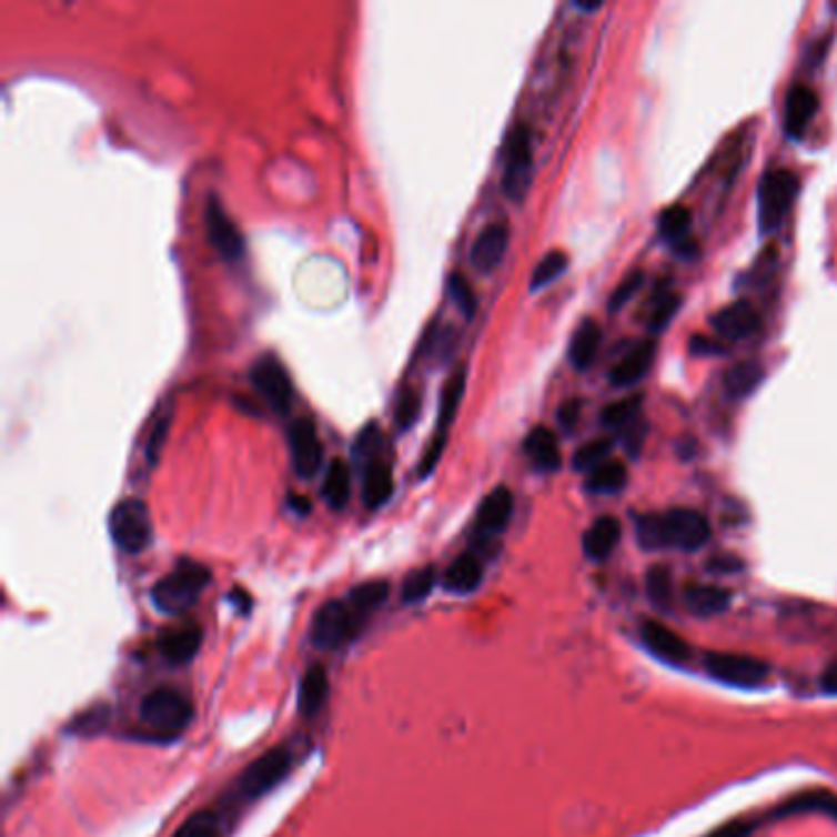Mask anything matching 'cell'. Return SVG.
<instances>
[{"instance_id": "obj_19", "label": "cell", "mask_w": 837, "mask_h": 837, "mask_svg": "<svg viewBox=\"0 0 837 837\" xmlns=\"http://www.w3.org/2000/svg\"><path fill=\"white\" fill-rule=\"evenodd\" d=\"M794 816H828L837 823V794H833V790H806V794L784 800L772 813V818L776 820Z\"/></svg>"}, {"instance_id": "obj_30", "label": "cell", "mask_w": 837, "mask_h": 837, "mask_svg": "<svg viewBox=\"0 0 837 837\" xmlns=\"http://www.w3.org/2000/svg\"><path fill=\"white\" fill-rule=\"evenodd\" d=\"M464 386H467V369L460 366L445 383L443 395H440V409H437V435L447 437V427L455 421L460 411Z\"/></svg>"}, {"instance_id": "obj_16", "label": "cell", "mask_w": 837, "mask_h": 837, "mask_svg": "<svg viewBox=\"0 0 837 837\" xmlns=\"http://www.w3.org/2000/svg\"><path fill=\"white\" fill-rule=\"evenodd\" d=\"M713 324L719 336L737 342V340H747V336L757 332L762 320H759V312L754 310L747 300H739L719 310L713 317Z\"/></svg>"}, {"instance_id": "obj_13", "label": "cell", "mask_w": 837, "mask_h": 837, "mask_svg": "<svg viewBox=\"0 0 837 837\" xmlns=\"http://www.w3.org/2000/svg\"><path fill=\"white\" fill-rule=\"evenodd\" d=\"M204 216H206V236L209 241H212V246L222 253L224 259L239 261L243 255V239L216 196H209Z\"/></svg>"}, {"instance_id": "obj_9", "label": "cell", "mask_w": 837, "mask_h": 837, "mask_svg": "<svg viewBox=\"0 0 837 837\" xmlns=\"http://www.w3.org/2000/svg\"><path fill=\"white\" fill-rule=\"evenodd\" d=\"M705 670L710 673V678L742 690L759 688L769 678V664H764V660L742 654H723V651H717V654L710 651L705 656Z\"/></svg>"}, {"instance_id": "obj_8", "label": "cell", "mask_w": 837, "mask_h": 837, "mask_svg": "<svg viewBox=\"0 0 837 837\" xmlns=\"http://www.w3.org/2000/svg\"><path fill=\"white\" fill-rule=\"evenodd\" d=\"M293 769V752L288 747H273L263 752L259 759H253L239 776V794L249 800H255L273 790L278 784L285 781V776Z\"/></svg>"}, {"instance_id": "obj_27", "label": "cell", "mask_w": 837, "mask_h": 837, "mask_svg": "<svg viewBox=\"0 0 837 837\" xmlns=\"http://www.w3.org/2000/svg\"><path fill=\"white\" fill-rule=\"evenodd\" d=\"M362 496L366 508H381L383 504H389V498L393 496V474L389 462L374 460L366 464Z\"/></svg>"}, {"instance_id": "obj_7", "label": "cell", "mask_w": 837, "mask_h": 837, "mask_svg": "<svg viewBox=\"0 0 837 837\" xmlns=\"http://www.w3.org/2000/svg\"><path fill=\"white\" fill-rule=\"evenodd\" d=\"M531 174H533V145L531 131L523 123H518L508 133V141L504 148V178L502 188L511 202H523V196L531 190Z\"/></svg>"}, {"instance_id": "obj_29", "label": "cell", "mask_w": 837, "mask_h": 837, "mask_svg": "<svg viewBox=\"0 0 837 837\" xmlns=\"http://www.w3.org/2000/svg\"><path fill=\"white\" fill-rule=\"evenodd\" d=\"M322 498L330 508L342 511L352 498V472L344 460H334L322 482Z\"/></svg>"}, {"instance_id": "obj_17", "label": "cell", "mask_w": 837, "mask_h": 837, "mask_svg": "<svg viewBox=\"0 0 837 837\" xmlns=\"http://www.w3.org/2000/svg\"><path fill=\"white\" fill-rule=\"evenodd\" d=\"M816 111H818V99H816V91H813L810 87L796 84L794 89L788 91L786 111H784V128H786V135L790 138V141H798V138H804L806 128L810 125Z\"/></svg>"}, {"instance_id": "obj_1", "label": "cell", "mask_w": 837, "mask_h": 837, "mask_svg": "<svg viewBox=\"0 0 837 837\" xmlns=\"http://www.w3.org/2000/svg\"><path fill=\"white\" fill-rule=\"evenodd\" d=\"M636 541L644 551L678 548L700 551L710 541V521L695 508H670L668 514H644L636 518Z\"/></svg>"}, {"instance_id": "obj_48", "label": "cell", "mask_w": 837, "mask_h": 837, "mask_svg": "<svg viewBox=\"0 0 837 837\" xmlns=\"http://www.w3.org/2000/svg\"><path fill=\"white\" fill-rule=\"evenodd\" d=\"M445 440H447L445 435H435L433 443H430L425 457L421 462V480H425V476L433 474V470L437 467L440 455H443V450H445Z\"/></svg>"}, {"instance_id": "obj_40", "label": "cell", "mask_w": 837, "mask_h": 837, "mask_svg": "<svg viewBox=\"0 0 837 837\" xmlns=\"http://www.w3.org/2000/svg\"><path fill=\"white\" fill-rule=\"evenodd\" d=\"M170 423H172V411H170V405H168V409L158 411L155 423H153V430H150V435H148V443H145V462L150 464V467H155V462L160 460V452H162V447H165Z\"/></svg>"}, {"instance_id": "obj_28", "label": "cell", "mask_w": 837, "mask_h": 837, "mask_svg": "<svg viewBox=\"0 0 837 837\" xmlns=\"http://www.w3.org/2000/svg\"><path fill=\"white\" fill-rule=\"evenodd\" d=\"M602 342V330L595 320H585L579 324L573 342H569V364L577 371H585L595 364Z\"/></svg>"}, {"instance_id": "obj_32", "label": "cell", "mask_w": 837, "mask_h": 837, "mask_svg": "<svg viewBox=\"0 0 837 837\" xmlns=\"http://www.w3.org/2000/svg\"><path fill=\"white\" fill-rule=\"evenodd\" d=\"M626 482H629V472H626L624 462L619 460H609L599 464L595 472L587 474L585 490L589 494H616L622 492Z\"/></svg>"}, {"instance_id": "obj_21", "label": "cell", "mask_w": 837, "mask_h": 837, "mask_svg": "<svg viewBox=\"0 0 837 837\" xmlns=\"http://www.w3.org/2000/svg\"><path fill=\"white\" fill-rule=\"evenodd\" d=\"M330 697V678H327V668L315 664L310 666L300 678V688H298V713L300 717L312 719L317 717L320 710L327 703Z\"/></svg>"}, {"instance_id": "obj_24", "label": "cell", "mask_w": 837, "mask_h": 837, "mask_svg": "<svg viewBox=\"0 0 837 837\" xmlns=\"http://www.w3.org/2000/svg\"><path fill=\"white\" fill-rule=\"evenodd\" d=\"M523 450H526L528 460L533 462V467L538 472H557L563 464L561 457V445H557V437L553 430L548 427H533L526 443H523Z\"/></svg>"}, {"instance_id": "obj_41", "label": "cell", "mask_w": 837, "mask_h": 837, "mask_svg": "<svg viewBox=\"0 0 837 837\" xmlns=\"http://www.w3.org/2000/svg\"><path fill=\"white\" fill-rule=\"evenodd\" d=\"M678 307H680V295H678V293H668V295H664V298H658L656 307L651 310V317H648V332H651V334L664 332V330L668 327V324H670L673 315H676V312H678Z\"/></svg>"}, {"instance_id": "obj_33", "label": "cell", "mask_w": 837, "mask_h": 837, "mask_svg": "<svg viewBox=\"0 0 837 837\" xmlns=\"http://www.w3.org/2000/svg\"><path fill=\"white\" fill-rule=\"evenodd\" d=\"M389 592L391 587L386 579H369V583L356 585L352 592H349L346 599L352 602L359 612H364L366 616H374L383 607V602L389 599Z\"/></svg>"}, {"instance_id": "obj_37", "label": "cell", "mask_w": 837, "mask_h": 837, "mask_svg": "<svg viewBox=\"0 0 837 837\" xmlns=\"http://www.w3.org/2000/svg\"><path fill=\"white\" fill-rule=\"evenodd\" d=\"M612 447H614V445H612V440H607V437L592 440V443L583 445V447H579V450L575 452V457H573V467H575V472H585V474L595 472V470L599 467V464L609 462Z\"/></svg>"}, {"instance_id": "obj_31", "label": "cell", "mask_w": 837, "mask_h": 837, "mask_svg": "<svg viewBox=\"0 0 837 837\" xmlns=\"http://www.w3.org/2000/svg\"><path fill=\"white\" fill-rule=\"evenodd\" d=\"M762 381H764V369L759 362H739L725 374V391L729 399L739 401L757 391Z\"/></svg>"}, {"instance_id": "obj_46", "label": "cell", "mask_w": 837, "mask_h": 837, "mask_svg": "<svg viewBox=\"0 0 837 837\" xmlns=\"http://www.w3.org/2000/svg\"><path fill=\"white\" fill-rule=\"evenodd\" d=\"M757 828H759V820L735 818V820H727L725 825H719L717 830H713L710 835H705V837H752V833Z\"/></svg>"}, {"instance_id": "obj_43", "label": "cell", "mask_w": 837, "mask_h": 837, "mask_svg": "<svg viewBox=\"0 0 837 837\" xmlns=\"http://www.w3.org/2000/svg\"><path fill=\"white\" fill-rule=\"evenodd\" d=\"M417 415H421V393L417 391H403L395 401V423H399L401 430H409Z\"/></svg>"}, {"instance_id": "obj_38", "label": "cell", "mask_w": 837, "mask_h": 837, "mask_svg": "<svg viewBox=\"0 0 837 837\" xmlns=\"http://www.w3.org/2000/svg\"><path fill=\"white\" fill-rule=\"evenodd\" d=\"M567 271V255L563 251H551L545 259L536 265V271H533L531 275V290L536 293V290H543L548 288L551 283H555L557 278H561L563 273Z\"/></svg>"}, {"instance_id": "obj_36", "label": "cell", "mask_w": 837, "mask_h": 837, "mask_svg": "<svg viewBox=\"0 0 837 837\" xmlns=\"http://www.w3.org/2000/svg\"><path fill=\"white\" fill-rule=\"evenodd\" d=\"M437 583V569L435 565H425L421 569H415V573H411L409 577H405L403 583V589H401V597L405 604H415V602H423L430 592H433Z\"/></svg>"}, {"instance_id": "obj_5", "label": "cell", "mask_w": 837, "mask_h": 837, "mask_svg": "<svg viewBox=\"0 0 837 837\" xmlns=\"http://www.w3.org/2000/svg\"><path fill=\"white\" fill-rule=\"evenodd\" d=\"M109 531L113 543L123 553H143L153 541V518L141 498H123L113 506L109 516Z\"/></svg>"}, {"instance_id": "obj_42", "label": "cell", "mask_w": 837, "mask_h": 837, "mask_svg": "<svg viewBox=\"0 0 837 837\" xmlns=\"http://www.w3.org/2000/svg\"><path fill=\"white\" fill-rule=\"evenodd\" d=\"M447 293H450V300L455 302L462 315L467 317V320H472L474 312H476V300H474V293H472L470 283L464 281L462 275H452L450 283H447Z\"/></svg>"}, {"instance_id": "obj_50", "label": "cell", "mask_w": 837, "mask_h": 837, "mask_svg": "<svg viewBox=\"0 0 837 837\" xmlns=\"http://www.w3.org/2000/svg\"><path fill=\"white\" fill-rule=\"evenodd\" d=\"M820 685H823V690L828 693V695H837V660H833V664L828 668H825L823 678H820Z\"/></svg>"}, {"instance_id": "obj_6", "label": "cell", "mask_w": 837, "mask_h": 837, "mask_svg": "<svg viewBox=\"0 0 837 837\" xmlns=\"http://www.w3.org/2000/svg\"><path fill=\"white\" fill-rule=\"evenodd\" d=\"M796 192H798V180L790 170L764 172L759 190H757L762 234H772V231L781 226L786 214L790 212V206H794Z\"/></svg>"}, {"instance_id": "obj_23", "label": "cell", "mask_w": 837, "mask_h": 837, "mask_svg": "<svg viewBox=\"0 0 837 837\" xmlns=\"http://www.w3.org/2000/svg\"><path fill=\"white\" fill-rule=\"evenodd\" d=\"M622 538V526L614 516H599L583 536V551L589 561L602 563L614 553L616 543Z\"/></svg>"}, {"instance_id": "obj_2", "label": "cell", "mask_w": 837, "mask_h": 837, "mask_svg": "<svg viewBox=\"0 0 837 837\" xmlns=\"http://www.w3.org/2000/svg\"><path fill=\"white\" fill-rule=\"evenodd\" d=\"M212 583V569L196 561H180L165 577H160L150 589L155 609L168 616H180L190 612L200 602L202 592Z\"/></svg>"}, {"instance_id": "obj_35", "label": "cell", "mask_w": 837, "mask_h": 837, "mask_svg": "<svg viewBox=\"0 0 837 837\" xmlns=\"http://www.w3.org/2000/svg\"><path fill=\"white\" fill-rule=\"evenodd\" d=\"M222 835V820L214 810H196L184 820L172 837H219Z\"/></svg>"}, {"instance_id": "obj_12", "label": "cell", "mask_w": 837, "mask_h": 837, "mask_svg": "<svg viewBox=\"0 0 837 837\" xmlns=\"http://www.w3.org/2000/svg\"><path fill=\"white\" fill-rule=\"evenodd\" d=\"M202 642H204V629L200 624H194V622L174 624L160 634L158 654L170 666H184V664H190L196 654H200Z\"/></svg>"}, {"instance_id": "obj_20", "label": "cell", "mask_w": 837, "mask_h": 837, "mask_svg": "<svg viewBox=\"0 0 837 837\" xmlns=\"http://www.w3.org/2000/svg\"><path fill=\"white\" fill-rule=\"evenodd\" d=\"M656 359V342L646 340L642 344H636L629 354H626L619 364L612 366L609 371V381L616 389H629L634 383L642 381L648 369L654 366Z\"/></svg>"}, {"instance_id": "obj_3", "label": "cell", "mask_w": 837, "mask_h": 837, "mask_svg": "<svg viewBox=\"0 0 837 837\" xmlns=\"http://www.w3.org/2000/svg\"><path fill=\"white\" fill-rule=\"evenodd\" d=\"M371 616L359 612L352 602L327 599L312 616L310 642L322 651H336L356 642L359 634L366 629Z\"/></svg>"}, {"instance_id": "obj_45", "label": "cell", "mask_w": 837, "mask_h": 837, "mask_svg": "<svg viewBox=\"0 0 837 837\" xmlns=\"http://www.w3.org/2000/svg\"><path fill=\"white\" fill-rule=\"evenodd\" d=\"M109 725V707H94L84 715H77L74 729L79 735H99V732Z\"/></svg>"}, {"instance_id": "obj_44", "label": "cell", "mask_w": 837, "mask_h": 837, "mask_svg": "<svg viewBox=\"0 0 837 837\" xmlns=\"http://www.w3.org/2000/svg\"><path fill=\"white\" fill-rule=\"evenodd\" d=\"M642 283H644V273L642 271H634V273L626 275L624 281H622V285L614 290V295L609 300V312L622 310L626 305V302H629L638 293V288H642Z\"/></svg>"}, {"instance_id": "obj_11", "label": "cell", "mask_w": 837, "mask_h": 837, "mask_svg": "<svg viewBox=\"0 0 837 837\" xmlns=\"http://www.w3.org/2000/svg\"><path fill=\"white\" fill-rule=\"evenodd\" d=\"M288 443L293 452V467L300 480H312L322 467V443L310 417H295L288 427Z\"/></svg>"}, {"instance_id": "obj_14", "label": "cell", "mask_w": 837, "mask_h": 837, "mask_svg": "<svg viewBox=\"0 0 837 837\" xmlns=\"http://www.w3.org/2000/svg\"><path fill=\"white\" fill-rule=\"evenodd\" d=\"M511 516H514V494L506 486H496L492 494L484 496V502L476 508L474 531L484 538L504 533Z\"/></svg>"}, {"instance_id": "obj_18", "label": "cell", "mask_w": 837, "mask_h": 837, "mask_svg": "<svg viewBox=\"0 0 837 837\" xmlns=\"http://www.w3.org/2000/svg\"><path fill=\"white\" fill-rule=\"evenodd\" d=\"M506 249H508V226L492 224V226H486L472 243L470 261L480 273H492L496 265L504 261Z\"/></svg>"}, {"instance_id": "obj_15", "label": "cell", "mask_w": 837, "mask_h": 837, "mask_svg": "<svg viewBox=\"0 0 837 837\" xmlns=\"http://www.w3.org/2000/svg\"><path fill=\"white\" fill-rule=\"evenodd\" d=\"M642 644L648 654H654L658 660H666V664L678 666L690 658V646L685 644V638H680L670 626L654 619L642 624Z\"/></svg>"}, {"instance_id": "obj_51", "label": "cell", "mask_w": 837, "mask_h": 837, "mask_svg": "<svg viewBox=\"0 0 837 837\" xmlns=\"http://www.w3.org/2000/svg\"><path fill=\"white\" fill-rule=\"evenodd\" d=\"M579 10H587V13H595V10L602 8V3H577Z\"/></svg>"}, {"instance_id": "obj_4", "label": "cell", "mask_w": 837, "mask_h": 837, "mask_svg": "<svg viewBox=\"0 0 837 837\" xmlns=\"http://www.w3.org/2000/svg\"><path fill=\"white\" fill-rule=\"evenodd\" d=\"M138 715L150 729V735H155L158 739H174L192 725L194 707L190 697H184L180 690L155 688L143 697Z\"/></svg>"}, {"instance_id": "obj_26", "label": "cell", "mask_w": 837, "mask_h": 837, "mask_svg": "<svg viewBox=\"0 0 837 837\" xmlns=\"http://www.w3.org/2000/svg\"><path fill=\"white\" fill-rule=\"evenodd\" d=\"M693 226V216L688 212V206L683 204H673L668 206L664 214H660L658 231L664 241H668L673 251L685 253V251H695V243H688V234Z\"/></svg>"}, {"instance_id": "obj_22", "label": "cell", "mask_w": 837, "mask_h": 837, "mask_svg": "<svg viewBox=\"0 0 837 837\" xmlns=\"http://www.w3.org/2000/svg\"><path fill=\"white\" fill-rule=\"evenodd\" d=\"M484 579V563L476 553H462L452 561V565L443 575V587L452 595H472V592L482 585Z\"/></svg>"}, {"instance_id": "obj_49", "label": "cell", "mask_w": 837, "mask_h": 837, "mask_svg": "<svg viewBox=\"0 0 837 837\" xmlns=\"http://www.w3.org/2000/svg\"><path fill=\"white\" fill-rule=\"evenodd\" d=\"M557 421H561V427L565 430V433H573L577 421H579V401H567L561 405V411H557Z\"/></svg>"}, {"instance_id": "obj_47", "label": "cell", "mask_w": 837, "mask_h": 837, "mask_svg": "<svg viewBox=\"0 0 837 837\" xmlns=\"http://www.w3.org/2000/svg\"><path fill=\"white\" fill-rule=\"evenodd\" d=\"M624 447L626 452H629L632 457L642 455V445H644V437H646V423L642 421V417H636V421L632 425L624 427Z\"/></svg>"}, {"instance_id": "obj_34", "label": "cell", "mask_w": 837, "mask_h": 837, "mask_svg": "<svg viewBox=\"0 0 837 837\" xmlns=\"http://www.w3.org/2000/svg\"><path fill=\"white\" fill-rule=\"evenodd\" d=\"M638 411H642V395L619 399L602 411V425L612 430H624L626 425H632L636 421Z\"/></svg>"}, {"instance_id": "obj_39", "label": "cell", "mask_w": 837, "mask_h": 837, "mask_svg": "<svg viewBox=\"0 0 837 837\" xmlns=\"http://www.w3.org/2000/svg\"><path fill=\"white\" fill-rule=\"evenodd\" d=\"M646 592L651 602L656 604V607L666 609L670 599H673V577H670V569L664 567V565H654L648 569L646 575Z\"/></svg>"}, {"instance_id": "obj_10", "label": "cell", "mask_w": 837, "mask_h": 837, "mask_svg": "<svg viewBox=\"0 0 837 837\" xmlns=\"http://www.w3.org/2000/svg\"><path fill=\"white\" fill-rule=\"evenodd\" d=\"M251 381L253 386L259 389L261 399L269 403L275 413L285 415L293 409V383H290L285 366L278 362L273 354H265L253 364Z\"/></svg>"}, {"instance_id": "obj_25", "label": "cell", "mask_w": 837, "mask_h": 837, "mask_svg": "<svg viewBox=\"0 0 837 837\" xmlns=\"http://www.w3.org/2000/svg\"><path fill=\"white\" fill-rule=\"evenodd\" d=\"M683 604L695 616H717L729 609L732 592L717 585H688L683 589Z\"/></svg>"}]
</instances>
